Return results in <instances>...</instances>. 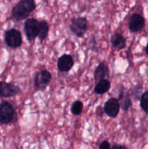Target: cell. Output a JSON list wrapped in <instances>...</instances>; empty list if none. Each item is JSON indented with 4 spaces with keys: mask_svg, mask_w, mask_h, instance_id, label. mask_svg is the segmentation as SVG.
Masks as SVG:
<instances>
[{
    "mask_svg": "<svg viewBox=\"0 0 148 149\" xmlns=\"http://www.w3.org/2000/svg\"><path fill=\"white\" fill-rule=\"evenodd\" d=\"M26 36L30 42H33L39 36V22L34 18L28 19L24 25Z\"/></svg>",
    "mask_w": 148,
    "mask_h": 149,
    "instance_id": "obj_3",
    "label": "cell"
},
{
    "mask_svg": "<svg viewBox=\"0 0 148 149\" xmlns=\"http://www.w3.org/2000/svg\"><path fill=\"white\" fill-rule=\"evenodd\" d=\"M119 99H120V100H122L121 106L123 110L127 111L131 106V100L130 97H128V96H124L123 93H121L119 95Z\"/></svg>",
    "mask_w": 148,
    "mask_h": 149,
    "instance_id": "obj_16",
    "label": "cell"
},
{
    "mask_svg": "<svg viewBox=\"0 0 148 149\" xmlns=\"http://www.w3.org/2000/svg\"><path fill=\"white\" fill-rule=\"evenodd\" d=\"M110 145L109 143V142H107V141H104L103 142L101 143V144L100 145V148L99 149H110Z\"/></svg>",
    "mask_w": 148,
    "mask_h": 149,
    "instance_id": "obj_18",
    "label": "cell"
},
{
    "mask_svg": "<svg viewBox=\"0 0 148 149\" xmlns=\"http://www.w3.org/2000/svg\"><path fill=\"white\" fill-rule=\"evenodd\" d=\"M140 106L145 113H148V90L145 91L141 96Z\"/></svg>",
    "mask_w": 148,
    "mask_h": 149,
    "instance_id": "obj_15",
    "label": "cell"
},
{
    "mask_svg": "<svg viewBox=\"0 0 148 149\" xmlns=\"http://www.w3.org/2000/svg\"><path fill=\"white\" fill-rule=\"evenodd\" d=\"M110 88V82L107 79H103L98 81L94 87V92L97 94L102 95L107 93Z\"/></svg>",
    "mask_w": 148,
    "mask_h": 149,
    "instance_id": "obj_13",
    "label": "cell"
},
{
    "mask_svg": "<svg viewBox=\"0 0 148 149\" xmlns=\"http://www.w3.org/2000/svg\"><path fill=\"white\" fill-rule=\"evenodd\" d=\"M145 24V20L143 16L138 13H134L130 17L129 23V29L131 32L137 33L142 30Z\"/></svg>",
    "mask_w": 148,
    "mask_h": 149,
    "instance_id": "obj_8",
    "label": "cell"
},
{
    "mask_svg": "<svg viewBox=\"0 0 148 149\" xmlns=\"http://www.w3.org/2000/svg\"><path fill=\"white\" fill-rule=\"evenodd\" d=\"M83 110V103L81 101H75L73 104L72 108H71V111L74 115H79L81 114Z\"/></svg>",
    "mask_w": 148,
    "mask_h": 149,
    "instance_id": "obj_17",
    "label": "cell"
},
{
    "mask_svg": "<svg viewBox=\"0 0 148 149\" xmlns=\"http://www.w3.org/2000/svg\"><path fill=\"white\" fill-rule=\"evenodd\" d=\"M111 42L113 47L117 49H122L126 47V39L120 33H114L111 37Z\"/></svg>",
    "mask_w": 148,
    "mask_h": 149,
    "instance_id": "obj_12",
    "label": "cell"
},
{
    "mask_svg": "<svg viewBox=\"0 0 148 149\" xmlns=\"http://www.w3.org/2000/svg\"><path fill=\"white\" fill-rule=\"evenodd\" d=\"M4 40L7 46L11 48H17L22 45L23 39L19 31L12 29L6 31Z\"/></svg>",
    "mask_w": 148,
    "mask_h": 149,
    "instance_id": "obj_2",
    "label": "cell"
},
{
    "mask_svg": "<svg viewBox=\"0 0 148 149\" xmlns=\"http://www.w3.org/2000/svg\"><path fill=\"white\" fill-rule=\"evenodd\" d=\"M110 149H127L126 148V146H124L120 145V144H115L112 146V148Z\"/></svg>",
    "mask_w": 148,
    "mask_h": 149,
    "instance_id": "obj_19",
    "label": "cell"
},
{
    "mask_svg": "<svg viewBox=\"0 0 148 149\" xmlns=\"http://www.w3.org/2000/svg\"><path fill=\"white\" fill-rule=\"evenodd\" d=\"M52 75L47 70H41L36 73L34 77V85L37 90H43L49 85Z\"/></svg>",
    "mask_w": 148,
    "mask_h": 149,
    "instance_id": "obj_5",
    "label": "cell"
},
{
    "mask_svg": "<svg viewBox=\"0 0 148 149\" xmlns=\"http://www.w3.org/2000/svg\"><path fill=\"white\" fill-rule=\"evenodd\" d=\"M20 92L17 86L5 81H0V97H11L17 95Z\"/></svg>",
    "mask_w": 148,
    "mask_h": 149,
    "instance_id": "obj_7",
    "label": "cell"
},
{
    "mask_svg": "<svg viewBox=\"0 0 148 149\" xmlns=\"http://www.w3.org/2000/svg\"><path fill=\"white\" fill-rule=\"evenodd\" d=\"M14 113V109L9 102L0 103V123L8 124L11 122Z\"/></svg>",
    "mask_w": 148,
    "mask_h": 149,
    "instance_id": "obj_6",
    "label": "cell"
},
{
    "mask_svg": "<svg viewBox=\"0 0 148 149\" xmlns=\"http://www.w3.org/2000/svg\"><path fill=\"white\" fill-rule=\"evenodd\" d=\"M120 110V104L117 99L110 98L105 103L104 111L110 117H115Z\"/></svg>",
    "mask_w": 148,
    "mask_h": 149,
    "instance_id": "obj_9",
    "label": "cell"
},
{
    "mask_svg": "<svg viewBox=\"0 0 148 149\" xmlns=\"http://www.w3.org/2000/svg\"><path fill=\"white\" fill-rule=\"evenodd\" d=\"M109 74L108 66L105 62H102L99 64L98 66L96 68L94 71V79L97 82L101 81V80L105 79L106 77Z\"/></svg>",
    "mask_w": 148,
    "mask_h": 149,
    "instance_id": "obj_11",
    "label": "cell"
},
{
    "mask_svg": "<svg viewBox=\"0 0 148 149\" xmlns=\"http://www.w3.org/2000/svg\"><path fill=\"white\" fill-rule=\"evenodd\" d=\"M71 30L78 37H81L84 35L88 28V22L86 17H79L74 18L71 24Z\"/></svg>",
    "mask_w": 148,
    "mask_h": 149,
    "instance_id": "obj_4",
    "label": "cell"
},
{
    "mask_svg": "<svg viewBox=\"0 0 148 149\" xmlns=\"http://www.w3.org/2000/svg\"><path fill=\"white\" fill-rule=\"evenodd\" d=\"M48 32H49V25L45 20H41L39 22V38L41 42L45 39L47 36Z\"/></svg>",
    "mask_w": 148,
    "mask_h": 149,
    "instance_id": "obj_14",
    "label": "cell"
},
{
    "mask_svg": "<svg viewBox=\"0 0 148 149\" xmlns=\"http://www.w3.org/2000/svg\"><path fill=\"white\" fill-rule=\"evenodd\" d=\"M145 51H146V53L148 55V43L147 44V45H146V48H145Z\"/></svg>",
    "mask_w": 148,
    "mask_h": 149,
    "instance_id": "obj_20",
    "label": "cell"
},
{
    "mask_svg": "<svg viewBox=\"0 0 148 149\" xmlns=\"http://www.w3.org/2000/svg\"><path fill=\"white\" fill-rule=\"evenodd\" d=\"M36 4L34 0H20L12 10V17L20 21L26 19L30 13L36 9Z\"/></svg>",
    "mask_w": 148,
    "mask_h": 149,
    "instance_id": "obj_1",
    "label": "cell"
},
{
    "mask_svg": "<svg viewBox=\"0 0 148 149\" xmlns=\"http://www.w3.org/2000/svg\"><path fill=\"white\" fill-rule=\"evenodd\" d=\"M73 60L69 55H63L58 59L57 67L58 69L62 72L70 71L73 66Z\"/></svg>",
    "mask_w": 148,
    "mask_h": 149,
    "instance_id": "obj_10",
    "label": "cell"
}]
</instances>
